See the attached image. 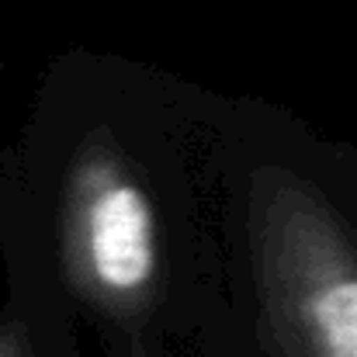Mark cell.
<instances>
[{
  "label": "cell",
  "mask_w": 357,
  "mask_h": 357,
  "mask_svg": "<svg viewBox=\"0 0 357 357\" xmlns=\"http://www.w3.org/2000/svg\"><path fill=\"white\" fill-rule=\"evenodd\" d=\"M170 357H181V354H170Z\"/></svg>",
  "instance_id": "4"
},
{
  "label": "cell",
  "mask_w": 357,
  "mask_h": 357,
  "mask_svg": "<svg viewBox=\"0 0 357 357\" xmlns=\"http://www.w3.org/2000/svg\"><path fill=\"white\" fill-rule=\"evenodd\" d=\"M212 309L191 357H357V146L205 87Z\"/></svg>",
  "instance_id": "2"
},
{
  "label": "cell",
  "mask_w": 357,
  "mask_h": 357,
  "mask_svg": "<svg viewBox=\"0 0 357 357\" xmlns=\"http://www.w3.org/2000/svg\"><path fill=\"white\" fill-rule=\"evenodd\" d=\"M0 357H87V351L38 291L10 278V298L0 309Z\"/></svg>",
  "instance_id": "3"
},
{
  "label": "cell",
  "mask_w": 357,
  "mask_h": 357,
  "mask_svg": "<svg viewBox=\"0 0 357 357\" xmlns=\"http://www.w3.org/2000/svg\"><path fill=\"white\" fill-rule=\"evenodd\" d=\"M202 108V84L105 49H66L42 77L0 236L10 278L87 357H184L208 319Z\"/></svg>",
  "instance_id": "1"
}]
</instances>
